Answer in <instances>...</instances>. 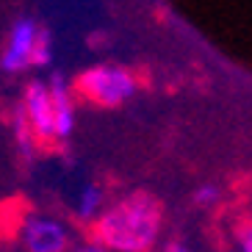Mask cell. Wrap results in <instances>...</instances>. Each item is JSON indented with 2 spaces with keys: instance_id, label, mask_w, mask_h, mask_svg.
<instances>
[{
  "instance_id": "obj_8",
  "label": "cell",
  "mask_w": 252,
  "mask_h": 252,
  "mask_svg": "<svg viewBox=\"0 0 252 252\" xmlns=\"http://www.w3.org/2000/svg\"><path fill=\"white\" fill-rule=\"evenodd\" d=\"M14 141H17V147L23 150L25 158H33V147H36L39 141H36V136H33V130H31L23 108H17L14 111Z\"/></svg>"
},
{
  "instance_id": "obj_3",
  "label": "cell",
  "mask_w": 252,
  "mask_h": 252,
  "mask_svg": "<svg viewBox=\"0 0 252 252\" xmlns=\"http://www.w3.org/2000/svg\"><path fill=\"white\" fill-rule=\"evenodd\" d=\"M20 236V247L23 252H69V230L61 222L59 216L50 214H39L31 211L23 216V222L17 227Z\"/></svg>"
},
{
  "instance_id": "obj_1",
  "label": "cell",
  "mask_w": 252,
  "mask_h": 252,
  "mask_svg": "<svg viewBox=\"0 0 252 252\" xmlns=\"http://www.w3.org/2000/svg\"><path fill=\"white\" fill-rule=\"evenodd\" d=\"M163 208L147 191L125 194L108 202L103 216L92 224L94 238L111 252H150L161 238Z\"/></svg>"
},
{
  "instance_id": "obj_6",
  "label": "cell",
  "mask_w": 252,
  "mask_h": 252,
  "mask_svg": "<svg viewBox=\"0 0 252 252\" xmlns=\"http://www.w3.org/2000/svg\"><path fill=\"white\" fill-rule=\"evenodd\" d=\"M47 83H50L53 108H56V141H67L75 133V86L61 72H53Z\"/></svg>"
},
{
  "instance_id": "obj_11",
  "label": "cell",
  "mask_w": 252,
  "mask_h": 252,
  "mask_svg": "<svg viewBox=\"0 0 252 252\" xmlns=\"http://www.w3.org/2000/svg\"><path fill=\"white\" fill-rule=\"evenodd\" d=\"M236 252H252V222L238 224V230H236Z\"/></svg>"
},
{
  "instance_id": "obj_2",
  "label": "cell",
  "mask_w": 252,
  "mask_h": 252,
  "mask_svg": "<svg viewBox=\"0 0 252 252\" xmlns=\"http://www.w3.org/2000/svg\"><path fill=\"white\" fill-rule=\"evenodd\" d=\"M75 89L100 108H119L139 92V78L117 64H97L75 81Z\"/></svg>"
},
{
  "instance_id": "obj_10",
  "label": "cell",
  "mask_w": 252,
  "mask_h": 252,
  "mask_svg": "<svg viewBox=\"0 0 252 252\" xmlns=\"http://www.w3.org/2000/svg\"><path fill=\"white\" fill-rule=\"evenodd\" d=\"M53 61V39L50 33H42V39H39V50H36V67H50Z\"/></svg>"
},
{
  "instance_id": "obj_13",
  "label": "cell",
  "mask_w": 252,
  "mask_h": 252,
  "mask_svg": "<svg viewBox=\"0 0 252 252\" xmlns=\"http://www.w3.org/2000/svg\"><path fill=\"white\" fill-rule=\"evenodd\" d=\"M163 252H194V250L186 241H169V244L163 247Z\"/></svg>"
},
{
  "instance_id": "obj_5",
  "label": "cell",
  "mask_w": 252,
  "mask_h": 252,
  "mask_svg": "<svg viewBox=\"0 0 252 252\" xmlns=\"http://www.w3.org/2000/svg\"><path fill=\"white\" fill-rule=\"evenodd\" d=\"M23 114L31 130L36 136L39 147H50L56 141V108H53V92L47 81H28L23 92Z\"/></svg>"
},
{
  "instance_id": "obj_4",
  "label": "cell",
  "mask_w": 252,
  "mask_h": 252,
  "mask_svg": "<svg viewBox=\"0 0 252 252\" xmlns=\"http://www.w3.org/2000/svg\"><path fill=\"white\" fill-rule=\"evenodd\" d=\"M42 33H45V28L33 17H20V20H14L11 28H8L3 56H0V67L11 75L36 67V50H39Z\"/></svg>"
},
{
  "instance_id": "obj_12",
  "label": "cell",
  "mask_w": 252,
  "mask_h": 252,
  "mask_svg": "<svg viewBox=\"0 0 252 252\" xmlns=\"http://www.w3.org/2000/svg\"><path fill=\"white\" fill-rule=\"evenodd\" d=\"M69 252H111L105 244H100L97 238H92V241H81V244H75Z\"/></svg>"
},
{
  "instance_id": "obj_7",
  "label": "cell",
  "mask_w": 252,
  "mask_h": 252,
  "mask_svg": "<svg viewBox=\"0 0 252 252\" xmlns=\"http://www.w3.org/2000/svg\"><path fill=\"white\" fill-rule=\"evenodd\" d=\"M105 208H108V202H105V194L100 183H83L72 197V214L83 224H94L103 216Z\"/></svg>"
},
{
  "instance_id": "obj_9",
  "label": "cell",
  "mask_w": 252,
  "mask_h": 252,
  "mask_svg": "<svg viewBox=\"0 0 252 252\" xmlns=\"http://www.w3.org/2000/svg\"><path fill=\"white\" fill-rule=\"evenodd\" d=\"M219 197H222V189H219L216 183H202V186L194 189L191 202L197 208H214L216 202H219Z\"/></svg>"
}]
</instances>
